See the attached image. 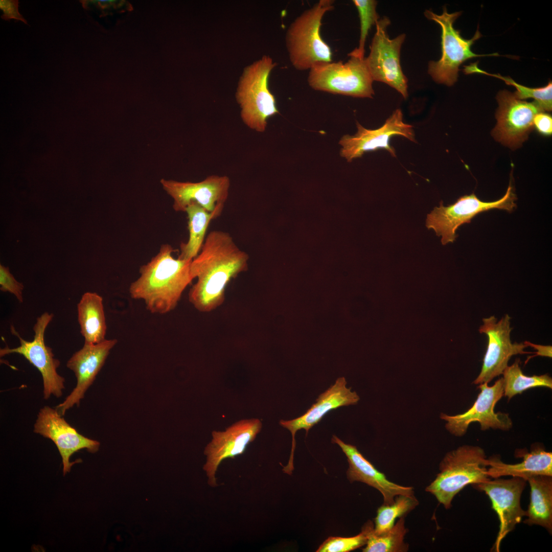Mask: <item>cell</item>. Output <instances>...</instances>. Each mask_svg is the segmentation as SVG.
<instances>
[{
	"label": "cell",
	"instance_id": "1",
	"mask_svg": "<svg viewBox=\"0 0 552 552\" xmlns=\"http://www.w3.org/2000/svg\"><path fill=\"white\" fill-rule=\"evenodd\" d=\"M249 256L227 232L215 230L205 238L202 247L191 261V273L196 282L189 292V301L201 312H209L225 300L228 283L248 269Z\"/></svg>",
	"mask_w": 552,
	"mask_h": 552
},
{
	"label": "cell",
	"instance_id": "2",
	"mask_svg": "<svg viewBox=\"0 0 552 552\" xmlns=\"http://www.w3.org/2000/svg\"><path fill=\"white\" fill-rule=\"evenodd\" d=\"M169 244L161 245L158 252L141 266L139 277L129 288L130 297L143 300L151 313L165 314L173 310L193 280L192 260L174 258Z\"/></svg>",
	"mask_w": 552,
	"mask_h": 552
},
{
	"label": "cell",
	"instance_id": "3",
	"mask_svg": "<svg viewBox=\"0 0 552 552\" xmlns=\"http://www.w3.org/2000/svg\"><path fill=\"white\" fill-rule=\"evenodd\" d=\"M488 467L482 448L463 445L446 453L440 463L439 473L425 490L446 509H449L453 498L466 486L490 479Z\"/></svg>",
	"mask_w": 552,
	"mask_h": 552
},
{
	"label": "cell",
	"instance_id": "4",
	"mask_svg": "<svg viewBox=\"0 0 552 552\" xmlns=\"http://www.w3.org/2000/svg\"><path fill=\"white\" fill-rule=\"evenodd\" d=\"M334 1L319 0L304 11L289 26L286 45L292 66L298 71L310 70L318 62H332L329 45L320 36L324 15L334 9Z\"/></svg>",
	"mask_w": 552,
	"mask_h": 552
},
{
	"label": "cell",
	"instance_id": "5",
	"mask_svg": "<svg viewBox=\"0 0 552 552\" xmlns=\"http://www.w3.org/2000/svg\"><path fill=\"white\" fill-rule=\"evenodd\" d=\"M277 63L268 56L245 68L236 93L241 118L250 129L264 132L267 120L279 113L274 96L268 88V78Z\"/></svg>",
	"mask_w": 552,
	"mask_h": 552
},
{
	"label": "cell",
	"instance_id": "6",
	"mask_svg": "<svg viewBox=\"0 0 552 552\" xmlns=\"http://www.w3.org/2000/svg\"><path fill=\"white\" fill-rule=\"evenodd\" d=\"M424 14L428 19L438 23L442 30L441 58L438 61H430L428 64V72L436 82L451 86L457 80L460 65L466 60L477 57L499 55L497 53L479 55L472 52V45L481 37V34L478 28L470 39L461 36L460 31L453 27L461 12L449 13L445 7L441 15L428 10L425 11Z\"/></svg>",
	"mask_w": 552,
	"mask_h": 552
},
{
	"label": "cell",
	"instance_id": "7",
	"mask_svg": "<svg viewBox=\"0 0 552 552\" xmlns=\"http://www.w3.org/2000/svg\"><path fill=\"white\" fill-rule=\"evenodd\" d=\"M346 62H318L310 68L309 86L322 91L358 98H372L373 80L365 57L349 56Z\"/></svg>",
	"mask_w": 552,
	"mask_h": 552
},
{
	"label": "cell",
	"instance_id": "8",
	"mask_svg": "<svg viewBox=\"0 0 552 552\" xmlns=\"http://www.w3.org/2000/svg\"><path fill=\"white\" fill-rule=\"evenodd\" d=\"M516 195L510 181L507 192L499 200L491 202L480 200L474 194L464 195L447 206L441 202L427 215L426 226L432 229L438 236H441V243L446 245L452 243L457 237L456 230L462 224L470 223L477 214L492 209H500L512 212L516 208Z\"/></svg>",
	"mask_w": 552,
	"mask_h": 552
},
{
	"label": "cell",
	"instance_id": "9",
	"mask_svg": "<svg viewBox=\"0 0 552 552\" xmlns=\"http://www.w3.org/2000/svg\"><path fill=\"white\" fill-rule=\"evenodd\" d=\"M53 317V314L45 312L37 318L33 327L34 336L31 341L22 338L11 326V332L18 337L20 345L14 348L6 346L0 349L1 357L13 353L20 354L39 371L43 380V398L46 400L51 395L60 397L65 389V379L57 371L60 362L54 358L52 348L46 346L44 342L45 329Z\"/></svg>",
	"mask_w": 552,
	"mask_h": 552
},
{
	"label": "cell",
	"instance_id": "10",
	"mask_svg": "<svg viewBox=\"0 0 552 552\" xmlns=\"http://www.w3.org/2000/svg\"><path fill=\"white\" fill-rule=\"evenodd\" d=\"M390 23L384 16L376 24V32L370 47V52L365 57L366 64L373 81L385 83L396 89L406 99L407 79L400 63L401 45L405 39L403 34L390 39L386 29Z\"/></svg>",
	"mask_w": 552,
	"mask_h": 552
},
{
	"label": "cell",
	"instance_id": "11",
	"mask_svg": "<svg viewBox=\"0 0 552 552\" xmlns=\"http://www.w3.org/2000/svg\"><path fill=\"white\" fill-rule=\"evenodd\" d=\"M511 319L507 314L499 320L494 315L482 318L479 332L487 335L488 345L481 371L474 384L489 383L502 375L513 356L533 353L524 351L527 346L524 342H512Z\"/></svg>",
	"mask_w": 552,
	"mask_h": 552
},
{
	"label": "cell",
	"instance_id": "12",
	"mask_svg": "<svg viewBox=\"0 0 552 552\" xmlns=\"http://www.w3.org/2000/svg\"><path fill=\"white\" fill-rule=\"evenodd\" d=\"M487 383L479 384L480 389L473 405L463 413L449 416L442 413L440 418L446 422L445 428L452 435L462 436L465 435L470 424L479 423L482 431L490 428L508 430L513 423L509 414L495 412L494 407L503 396L502 378H499L491 386Z\"/></svg>",
	"mask_w": 552,
	"mask_h": 552
},
{
	"label": "cell",
	"instance_id": "13",
	"mask_svg": "<svg viewBox=\"0 0 552 552\" xmlns=\"http://www.w3.org/2000/svg\"><path fill=\"white\" fill-rule=\"evenodd\" d=\"M496 99L497 123L492 134L502 145L516 149L527 139L534 127L535 116L544 111L535 101L520 100L507 90L499 91Z\"/></svg>",
	"mask_w": 552,
	"mask_h": 552
},
{
	"label": "cell",
	"instance_id": "14",
	"mask_svg": "<svg viewBox=\"0 0 552 552\" xmlns=\"http://www.w3.org/2000/svg\"><path fill=\"white\" fill-rule=\"evenodd\" d=\"M261 421L257 418L243 419L228 427L225 430L213 431L212 439L204 450L206 462L203 469L212 487L218 486L216 472L221 462L243 454L262 428Z\"/></svg>",
	"mask_w": 552,
	"mask_h": 552
},
{
	"label": "cell",
	"instance_id": "15",
	"mask_svg": "<svg viewBox=\"0 0 552 552\" xmlns=\"http://www.w3.org/2000/svg\"><path fill=\"white\" fill-rule=\"evenodd\" d=\"M163 189L172 198L176 212H185L190 204L196 203L210 212L221 215L227 199L230 180L226 176L213 175L196 182L162 179Z\"/></svg>",
	"mask_w": 552,
	"mask_h": 552
},
{
	"label": "cell",
	"instance_id": "16",
	"mask_svg": "<svg viewBox=\"0 0 552 552\" xmlns=\"http://www.w3.org/2000/svg\"><path fill=\"white\" fill-rule=\"evenodd\" d=\"M526 480L519 477L510 479L495 478L482 483L474 484L473 487L484 492L489 496L492 508L496 513L500 522L499 529L493 550L500 551L502 540L526 516L520 504L522 493L526 486Z\"/></svg>",
	"mask_w": 552,
	"mask_h": 552
},
{
	"label": "cell",
	"instance_id": "17",
	"mask_svg": "<svg viewBox=\"0 0 552 552\" xmlns=\"http://www.w3.org/2000/svg\"><path fill=\"white\" fill-rule=\"evenodd\" d=\"M56 408L45 406L40 409L34 425V432L51 440L56 445L62 458L63 472H70L72 466L81 459L73 462L70 457L75 452L85 449L90 453L99 450L100 443L79 433L70 425Z\"/></svg>",
	"mask_w": 552,
	"mask_h": 552
},
{
	"label": "cell",
	"instance_id": "18",
	"mask_svg": "<svg viewBox=\"0 0 552 552\" xmlns=\"http://www.w3.org/2000/svg\"><path fill=\"white\" fill-rule=\"evenodd\" d=\"M358 131L354 135H345L339 143L341 146L340 155L348 162L360 157L366 152L383 148L396 156L395 149L389 144L390 139L395 135L403 136L416 142L413 127L403 121V114L397 109L383 126L376 129H367L357 122Z\"/></svg>",
	"mask_w": 552,
	"mask_h": 552
},
{
	"label": "cell",
	"instance_id": "19",
	"mask_svg": "<svg viewBox=\"0 0 552 552\" xmlns=\"http://www.w3.org/2000/svg\"><path fill=\"white\" fill-rule=\"evenodd\" d=\"M118 342L116 339H105L98 343H85L69 359L66 366L75 374L77 384L70 394L55 408L62 416L75 405L79 406L80 401L93 383L111 350Z\"/></svg>",
	"mask_w": 552,
	"mask_h": 552
},
{
	"label": "cell",
	"instance_id": "20",
	"mask_svg": "<svg viewBox=\"0 0 552 552\" xmlns=\"http://www.w3.org/2000/svg\"><path fill=\"white\" fill-rule=\"evenodd\" d=\"M360 398L357 394L347 387L344 377L338 378L334 384L321 394L308 410L301 416L290 420H282L280 424L291 433L292 446L287 465L284 467V473L290 475L294 470L293 457L295 448V435L297 431L304 429L307 435L309 430L318 423L329 411L340 407L356 404Z\"/></svg>",
	"mask_w": 552,
	"mask_h": 552
},
{
	"label": "cell",
	"instance_id": "21",
	"mask_svg": "<svg viewBox=\"0 0 552 552\" xmlns=\"http://www.w3.org/2000/svg\"><path fill=\"white\" fill-rule=\"evenodd\" d=\"M332 442L337 444L347 457V477L350 482L360 481L378 490L383 496V504L393 503L399 495H413V488L393 482L379 471L354 445L346 444L336 435Z\"/></svg>",
	"mask_w": 552,
	"mask_h": 552
},
{
	"label": "cell",
	"instance_id": "22",
	"mask_svg": "<svg viewBox=\"0 0 552 552\" xmlns=\"http://www.w3.org/2000/svg\"><path fill=\"white\" fill-rule=\"evenodd\" d=\"M517 457H522L521 462L508 464L502 462L497 456L488 459L487 474L490 477L503 476L519 477L526 479L532 476H552V453L540 446L534 447L530 452L520 451Z\"/></svg>",
	"mask_w": 552,
	"mask_h": 552
},
{
	"label": "cell",
	"instance_id": "23",
	"mask_svg": "<svg viewBox=\"0 0 552 552\" xmlns=\"http://www.w3.org/2000/svg\"><path fill=\"white\" fill-rule=\"evenodd\" d=\"M77 311L84 342L98 343L104 340L107 326L102 297L96 292H85L77 304Z\"/></svg>",
	"mask_w": 552,
	"mask_h": 552
},
{
	"label": "cell",
	"instance_id": "24",
	"mask_svg": "<svg viewBox=\"0 0 552 552\" xmlns=\"http://www.w3.org/2000/svg\"><path fill=\"white\" fill-rule=\"evenodd\" d=\"M526 481L531 488V498L527 518L524 523L544 527L552 532V476L538 475L528 477Z\"/></svg>",
	"mask_w": 552,
	"mask_h": 552
},
{
	"label": "cell",
	"instance_id": "25",
	"mask_svg": "<svg viewBox=\"0 0 552 552\" xmlns=\"http://www.w3.org/2000/svg\"><path fill=\"white\" fill-rule=\"evenodd\" d=\"M188 217L189 238L180 245L178 258L192 260L200 252L205 239L210 222L220 216L216 212H210L196 203L190 204L186 209Z\"/></svg>",
	"mask_w": 552,
	"mask_h": 552
},
{
	"label": "cell",
	"instance_id": "26",
	"mask_svg": "<svg viewBox=\"0 0 552 552\" xmlns=\"http://www.w3.org/2000/svg\"><path fill=\"white\" fill-rule=\"evenodd\" d=\"M520 362L519 358L516 359L512 365L506 367L502 374L503 396L509 400L531 388L545 387L552 388V378L547 374L532 376L525 375L520 366Z\"/></svg>",
	"mask_w": 552,
	"mask_h": 552
},
{
	"label": "cell",
	"instance_id": "27",
	"mask_svg": "<svg viewBox=\"0 0 552 552\" xmlns=\"http://www.w3.org/2000/svg\"><path fill=\"white\" fill-rule=\"evenodd\" d=\"M466 74L473 73L482 74L503 81L507 84L514 86L516 91L514 93L516 97L524 100L532 98L544 111H550L552 109V83L549 81L548 84L543 87L531 88L519 84L509 77H503L499 74H491L479 68L477 63L474 62L464 66L463 70Z\"/></svg>",
	"mask_w": 552,
	"mask_h": 552
},
{
	"label": "cell",
	"instance_id": "28",
	"mask_svg": "<svg viewBox=\"0 0 552 552\" xmlns=\"http://www.w3.org/2000/svg\"><path fill=\"white\" fill-rule=\"evenodd\" d=\"M405 516L401 517L389 530L377 535L374 529L370 533L364 552L407 551L408 545L404 542L408 529L405 526Z\"/></svg>",
	"mask_w": 552,
	"mask_h": 552
},
{
	"label": "cell",
	"instance_id": "29",
	"mask_svg": "<svg viewBox=\"0 0 552 552\" xmlns=\"http://www.w3.org/2000/svg\"><path fill=\"white\" fill-rule=\"evenodd\" d=\"M418 504L414 494L399 495L395 497L393 503L383 504L378 509L374 519V533L379 535L389 530L397 518L405 516Z\"/></svg>",
	"mask_w": 552,
	"mask_h": 552
},
{
	"label": "cell",
	"instance_id": "30",
	"mask_svg": "<svg viewBox=\"0 0 552 552\" xmlns=\"http://www.w3.org/2000/svg\"><path fill=\"white\" fill-rule=\"evenodd\" d=\"M352 2L358 12L360 33L358 47L348 55L364 58L365 41L369 32L379 19L376 11L377 2L374 0H353Z\"/></svg>",
	"mask_w": 552,
	"mask_h": 552
},
{
	"label": "cell",
	"instance_id": "31",
	"mask_svg": "<svg viewBox=\"0 0 552 552\" xmlns=\"http://www.w3.org/2000/svg\"><path fill=\"white\" fill-rule=\"evenodd\" d=\"M371 521L362 527L361 532L351 537H330L316 550L317 552H348L366 544L369 535L374 529Z\"/></svg>",
	"mask_w": 552,
	"mask_h": 552
},
{
	"label": "cell",
	"instance_id": "32",
	"mask_svg": "<svg viewBox=\"0 0 552 552\" xmlns=\"http://www.w3.org/2000/svg\"><path fill=\"white\" fill-rule=\"evenodd\" d=\"M0 290L14 294L20 303H23L24 285L17 282L10 273L8 267L0 264Z\"/></svg>",
	"mask_w": 552,
	"mask_h": 552
},
{
	"label": "cell",
	"instance_id": "33",
	"mask_svg": "<svg viewBox=\"0 0 552 552\" xmlns=\"http://www.w3.org/2000/svg\"><path fill=\"white\" fill-rule=\"evenodd\" d=\"M18 1L16 0H1L0 8L3 12L2 18L5 20L15 19L25 24L27 21L18 11Z\"/></svg>",
	"mask_w": 552,
	"mask_h": 552
},
{
	"label": "cell",
	"instance_id": "34",
	"mask_svg": "<svg viewBox=\"0 0 552 552\" xmlns=\"http://www.w3.org/2000/svg\"><path fill=\"white\" fill-rule=\"evenodd\" d=\"M533 124L537 131L542 135H550L552 133V118L549 114L541 112L534 117Z\"/></svg>",
	"mask_w": 552,
	"mask_h": 552
},
{
	"label": "cell",
	"instance_id": "35",
	"mask_svg": "<svg viewBox=\"0 0 552 552\" xmlns=\"http://www.w3.org/2000/svg\"><path fill=\"white\" fill-rule=\"evenodd\" d=\"M88 2L101 9H126L128 6L127 2L124 1L97 0L88 1Z\"/></svg>",
	"mask_w": 552,
	"mask_h": 552
},
{
	"label": "cell",
	"instance_id": "36",
	"mask_svg": "<svg viewBox=\"0 0 552 552\" xmlns=\"http://www.w3.org/2000/svg\"><path fill=\"white\" fill-rule=\"evenodd\" d=\"M524 343L527 347L530 346V347L533 348L535 350H536V352H533V353H535V355L528 357L527 358V359H526V361L525 362V363H526L527 361H528V360L530 359H531V358H533L534 357H536V356H542V357H548V358H551V357H552V347H551V346H549V345H548V346H544V345L537 344H535V343H532V342H531L530 341H525L524 342Z\"/></svg>",
	"mask_w": 552,
	"mask_h": 552
}]
</instances>
